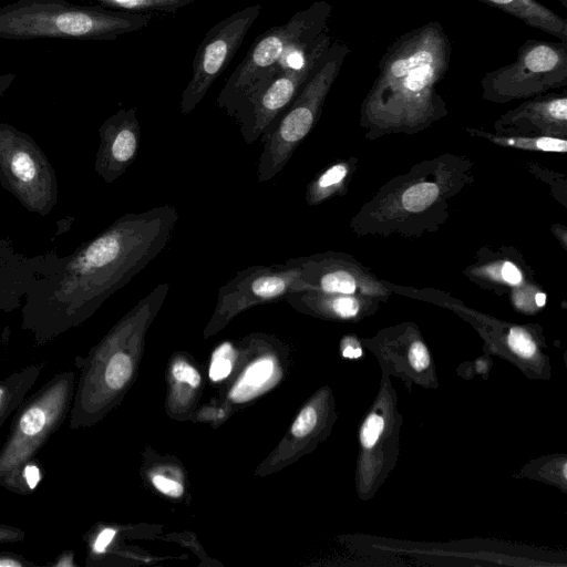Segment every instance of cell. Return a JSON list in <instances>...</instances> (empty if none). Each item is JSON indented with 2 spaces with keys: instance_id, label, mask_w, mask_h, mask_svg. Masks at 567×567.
<instances>
[{
  "instance_id": "cell-21",
  "label": "cell",
  "mask_w": 567,
  "mask_h": 567,
  "mask_svg": "<svg viewBox=\"0 0 567 567\" xmlns=\"http://www.w3.org/2000/svg\"><path fill=\"white\" fill-rule=\"evenodd\" d=\"M234 350L229 343L221 344L215 350L209 367V378L220 381L227 378L233 369Z\"/></svg>"
},
{
  "instance_id": "cell-22",
  "label": "cell",
  "mask_w": 567,
  "mask_h": 567,
  "mask_svg": "<svg viewBox=\"0 0 567 567\" xmlns=\"http://www.w3.org/2000/svg\"><path fill=\"white\" fill-rule=\"evenodd\" d=\"M274 369L269 358H262L251 363L243 377L241 383L249 386H260L271 375Z\"/></svg>"
},
{
  "instance_id": "cell-14",
  "label": "cell",
  "mask_w": 567,
  "mask_h": 567,
  "mask_svg": "<svg viewBox=\"0 0 567 567\" xmlns=\"http://www.w3.org/2000/svg\"><path fill=\"white\" fill-rule=\"evenodd\" d=\"M567 42V21L537 0H477Z\"/></svg>"
},
{
  "instance_id": "cell-15",
  "label": "cell",
  "mask_w": 567,
  "mask_h": 567,
  "mask_svg": "<svg viewBox=\"0 0 567 567\" xmlns=\"http://www.w3.org/2000/svg\"><path fill=\"white\" fill-rule=\"evenodd\" d=\"M42 369L43 364L32 363L0 379V427L27 398Z\"/></svg>"
},
{
  "instance_id": "cell-6",
  "label": "cell",
  "mask_w": 567,
  "mask_h": 567,
  "mask_svg": "<svg viewBox=\"0 0 567 567\" xmlns=\"http://www.w3.org/2000/svg\"><path fill=\"white\" fill-rule=\"evenodd\" d=\"M75 384L74 371L58 372L16 410L0 449V487L34 460L69 416Z\"/></svg>"
},
{
  "instance_id": "cell-9",
  "label": "cell",
  "mask_w": 567,
  "mask_h": 567,
  "mask_svg": "<svg viewBox=\"0 0 567 567\" xmlns=\"http://www.w3.org/2000/svg\"><path fill=\"white\" fill-rule=\"evenodd\" d=\"M0 181L32 213L45 216L56 204V177L47 155L31 136L7 123H0Z\"/></svg>"
},
{
  "instance_id": "cell-13",
  "label": "cell",
  "mask_w": 567,
  "mask_h": 567,
  "mask_svg": "<svg viewBox=\"0 0 567 567\" xmlns=\"http://www.w3.org/2000/svg\"><path fill=\"white\" fill-rule=\"evenodd\" d=\"M501 121L503 123L527 121L547 132H565L567 96L565 93L537 96L508 112Z\"/></svg>"
},
{
  "instance_id": "cell-28",
  "label": "cell",
  "mask_w": 567,
  "mask_h": 567,
  "mask_svg": "<svg viewBox=\"0 0 567 567\" xmlns=\"http://www.w3.org/2000/svg\"><path fill=\"white\" fill-rule=\"evenodd\" d=\"M115 535L116 530L114 528L105 527L101 529L91 542V553L94 555L104 554Z\"/></svg>"
},
{
  "instance_id": "cell-4",
  "label": "cell",
  "mask_w": 567,
  "mask_h": 567,
  "mask_svg": "<svg viewBox=\"0 0 567 567\" xmlns=\"http://www.w3.org/2000/svg\"><path fill=\"white\" fill-rule=\"evenodd\" d=\"M332 6L315 1L297 11L286 23L276 25L250 45L246 56L226 80L216 104L234 116L240 106L295 54L307 49L328 30Z\"/></svg>"
},
{
  "instance_id": "cell-7",
  "label": "cell",
  "mask_w": 567,
  "mask_h": 567,
  "mask_svg": "<svg viewBox=\"0 0 567 567\" xmlns=\"http://www.w3.org/2000/svg\"><path fill=\"white\" fill-rule=\"evenodd\" d=\"M483 97L507 102L529 97L567 85V42L524 41L516 59L487 72L482 81Z\"/></svg>"
},
{
  "instance_id": "cell-2",
  "label": "cell",
  "mask_w": 567,
  "mask_h": 567,
  "mask_svg": "<svg viewBox=\"0 0 567 567\" xmlns=\"http://www.w3.org/2000/svg\"><path fill=\"white\" fill-rule=\"evenodd\" d=\"M451 55V42L439 21L398 37L378 63L377 78L362 103V124L377 131H414L445 115L436 89Z\"/></svg>"
},
{
  "instance_id": "cell-31",
  "label": "cell",
  "mask_w": 567,
  "mask_h": 567,
  "mask_svg": "<svg viewBox=\"0 0 567 567\" xmlns=\"http://www.w3.org/2000/svg\"><path fill=\"white\" fill-rule=\"evenodd\" d=\"M25 532L21 528L0 523V545L22 542Z\"/></svg>"
},
{
  "instance_id": "cell-3",
  "label": "cell",
  "mask_w": 567,
  "mask_h": 567,
  "mask_svg": "<svg viewBox=\"0 0 567 567\" xmlns=\"http://www.w3.org/2000/svg\"><path fill=\"white\" fill-rule=\"evenodd\" d=\"M153 16L65 0H16L0 7V39L114 41L146 28Z\"/></svg>"
},
{
  "instance_id": "cell-25",
  "label": "cell",
  "mask_w": 567,
  "mask_h": 567,
  "mask_svg": "<svg viewBox=\"0 0 567 567\" xmlns=\"http://www.w3.org/2000/svg\"><path fill=\"white\" fill-rule=\"evenodd\" d=\"M317 424V412L312 406L301 410L295 420L291 432L297 437H303L309 434Z\"/></svg>"
},
{
  "instance_id": "cell-5",
  "label": "cell",
  "mask_w": 567,
  "mask_h": 567,
  "mask_svg": "<svg viewBox=\"0 0 567 567\" xmlns=\"http://www.w3.org/2000/svg\"><path fill=\"white\" fill-rule=\"evenodd\" d=\"M350 49L342 41L331 42L322 60L285 112L260 136L258 182L272 179L288 164L293 152L316 125Z\"/></svg>"
},
{
  "instance_id": "cell-29",
  "label": "cell",
  "mask_w": 567,
  "mask_h": 567,
  "mask_svg": "<svg viewBox=\"0 0 567 567\" xmlns=\"http://www.w3.org/2000/svg\"><path fill=\"white\" fill-rule=\"evenodd\" d=\"M153 485L163 494L178 497L183 494V486L174 480H169L162 475H155L152 478Z\"/></svg>"
},
{
  "instance_id": "cell-32",
  "label": "cell",
  "mask_w": 567,
  "mask_h": 567,
  "mask_svg": "<svg viewBox=\"0 0 567 567\" xmlns=\"http://www.w3.org/2000/svg\"><path fill=\"white\" fill-rule=\"evenodd\" d=\"M499 271L503 280L507 284L516 286L522 282V274L514 264L509 261L504 262Z\"/></svg>"
},
{
  "instance_id": "cell-26",
  "label": "cell",
  "mask_w": 567,
  "mask_h": 567,
  "mask_svg": "<svg viewBox=\"0 0 567 567\" xmlns=\"http://www.w3.org/2000/svg\"><path fill=\"white\" fill-rule=\"evenodd\" d=\"M173 377L179 381L197 388L200 383V375L197 370L184 361H177L172 368Z\"/></svg>"
},
{
  "instance_id": "cell-30",
  "label": "cell",
  "mask_w": 567,
  "mask_h": 567,
  "mask_svg": "<svg viewBox=\"0 0 567 567\" xmlns=\"http://www.w3.org/2000/svg\"><path fill=\"white\" fill-rule=\"evenodd\" d=\"M35 564L22 555L0 551V567H33Z\"/></svg>"
},
{
  "instance_id": "cell-18",
  "label": "cell",
  "mask_w": 567,
  "mask_h": 567,
  "mask_svg": "<svg viewBox=\"0 0 567 567\" xmlns=\"http://www.w3.org/2000/svg\"><path fill=\"white\" fill-rule=\"evenodd\" d=\"M491 140L508 146H515L527 150H538L545 152H561L567 150V143L564 138L542 136V137H497L487 135Z\"/></svg>"
},
{
  "instance_id": "cell-23",
  "label": "cell",
  "mask_w": 567,
  "mask_h": 567,
  "mask_svg": "<svg viewBox=\"0 0 567 567\" xmlns=\"http://www.w3.org/2000/svg\"><path fill=\"white\" fill-rule=\"evenodd\" d=\"M509 348L523 358H532L536 352V344L532 337L520 328L511 329L507 336Z\"/></svg>"
},
{
  "instance_id": "cell-34",
  "label": "cell",
  "mask_w": 567,
  "mask_h": 567,
  "mask_svg": "<svg viewBox=\"0 0 567 567\" xmlns=\"http://www.w3.org/2000/svg\"><path fill=\"white\" fill-rule=\"evenodd\" d=\"M17 75L14 73L0 74V96H2L11 86Z\"/></svg>"
},
{
  "instance_id": "cell-36",
  "label": "cell",
  "mask_w": 567,
  "mask_h": 567,
  "mask_svg": "<svg viewBox=\"0 0 567 567\" xmlns=\"http://www.w3.org/2000/svg\"><path fill=\"white\" fill-rule=\"evenodd\" d=\"M535 301L538 307H543L546 302L545 293H537L535 297Z\"/></svg>"
},
{
  "instance_id": "cell-19",
  "label": "cell",
  "mask_w": 567,
  "mask_h": 567,
  "mask_svg": "<svg viewBox=\"0 0 567 567\" xmlns=\"http://www.w3.org/2000/svg\"><path fill=\"white\" fill-rule=\"evenodd\" d=\"M439 196V187L433 183H419L404 190L401 197L409 212H421L432 205Z\"/></svg>"
},
{
  "instance_id": "cell-20",
  "label": "cell",
  "mask_w": 567,
  "mask_h": 567,
  "mask_svg": "<svg viewBox=\"0 0 567 567\" xmlns=\"http://www.w3.org/2000/svg\"><path fill=\"white\" fill-rule=\"evenodd\" d=\"M41 480L40 468L34 460L23 465L4 485L3 488L17 494L31 493Z\"/></svg>"
},
{
  "instance_id": "cell-35",
  "label": "cell",
  "mask_w": 567,
  "mask_h": 567,
  "mask_svg": "<svg viewBox=\"0 0 567 567\" xmlns=\"http://www.w3.org/2000/svg\"><path fill=\"white\" fill-rule=\"evenodd\" d=\"M342 354L346 358L354 359L359 358L362 354V350L358 344H346Z\"/></svg>"
},
{
  "instance_id": "cell-17",
  "label": "cell",
  "mask_w": 567,
  "mask_h": 567,
  "mask_svg": "<svg viewBox=\"0 0 567 567\" xmlns=\"http://www.w3.org/2000/svg\"><path fill=\"white\" fill-rule=\"evenodd\" d=\"M104 8L131 13H175L198 0H95Z\"/></svg>"
},
{
  "instance_id": "cell-33",
  "label": "cell",
  "mask_w": 567,
  "mask_h": 567,
  "mask_svg": "<svg viewBox=\"0 0 567 567\" xmlns=\"http://www.w3.org/2000/svg\"><path fill=\"white\" fill-rule=\"evenodd\" d=\"M53 566H75L74 555L71 550L62 553L56 560L52 564Z\"/></svg>"
},
{
  "instance_id": "cell-11",
  "label": "cell",
  "mask_w": 567,
  "mask_h": 567,
  "mask_svg": "<svg viewBox=\"0 0 567 567\" xmlns=\"http://www.w3.org/2000/svg\"><path fill=\"white\" fill-rule=\"evenodd\" d=\"M305 290L292 259L270 266H250L238 271L217 291L216 318L224 319L255 305L285 299Z\"/></svg>"
},
{
  "instance_id": "cell-27",
  "label": "cell",
  "mask_w": 567,
  "mask_h": 567,
  "mask_svg": "<svg viewBox=\"0 0 567 567\" xmlns=\"http://www.w3.org/2000/svg\"><path fill=\"white\" fill-rule=\"evenodd\" d=\"M409 361L416 371H423L429 367V351L421 341H416L411 346L409 350Z\"/></svg>"
},
{
  "instance_id": "cell-37",
  "label": "cell",
  "mask_w": 567,
  "mask_h": 567,
  "mask_svg": "<svg viewBox=\"0 0 567 567\" xmlns=\"http://www.w3.org/2000/svg\"><path fill=\"white\" fill-rule=\"evenodd\" d=\"M565 8H567V0H560L559 1Z\"/></svg>"
},
{
  "instance_id": "cell-16",
  "label": "cell",
  "mask_w": 567,
  "mask_h": 567,
  "mask_svg": "<svg viewBox=\"0 0 567 567\" xmlns=\"http://www.w3.org/2000/svg\"><path fill=\"white\" fill-rule=\"evenodd\" d=\"M349 167L346 163H336L319 174L306 188V202L317 205L337 193L346 179Z\"/></svg>"
},
{
  "instance_id": "cell-8",
  "label": "cell",
  "mask_w": 567,
  "mask_h": 567,
  "mask_svg": "<svg viewBox=\"0 0 567 567\" xmlns=\"http://www.w3.org/2000/svg\"><path fill=\"white\" fill-rule=\"evenodd\" d=\"M328 30L295 54L233 116L247 144L256 142L285 112L331 44Z\"/></svg>"
},
{
  "instance_id": "cell-24",
  "label": "cell",
  "mask_w": 567,
  "mask_h": 567,
  "mask_svg": "<svg viewBox=\"0 0 567 567\" xmlns=\"http://www.w3.org/2000/svg\"><path fill=\"white\" fill-rule=\"evenodd\" d=\"M384 427V420L379 414H370L360 431V442L364 449H371L378 442Z\"/></svg>"
},
{
  "instance_id": "cell-10",
  "label": "cell",
  "mask_w": 567,
  "mask_h": 567,
  "mask_svg": "<svg viewBox=\"0 0 567 567\" xmlns=\"http://www.w3.org/2000/svg\"><path fill=\"white\" fill-rule=\"evenodd\" d=\"M261 12L260 4L241 8L214 24L197 47L192 76L182 92V115L193 112L227 69Z\"/></svg>"
},
{
  "instance_id": "cell-1",
  "label": "cell",
  "mask_w": 567,
  "mask_h": 567,
  "mask_svg": "<svg viewBox=\"0 0 567 567\" xmlns=\"http://www.w3.org/2000/svg\"><path fill=\"white\" fill-rule=\"evenodd\" d=\"M178 217L165 204L116 218L68 259L44 301L24 309L23 329L43 344L87 319L164 250Z\"/></svg>"
},
{
  "instance_id": "cell-38",
  "label": "cell",
  "mask_w": 567,
  "mask_h": 567,
  "mask_svg": "<svg viewBox=\"0 0 567 567\" xmlns=\"http://www.w3.org/2000/svg\"><path fill=\"white\" fill-rule=\"evenodd\" d=\"M557 1H560V0H557Z\"/></svg>"
},
{
  "instance_id": "cell-12",
  "label": "cell",
  "mask_w": 567,
  "mask_h": 567,
  "mask_svg": "<svg viewBox=\"0 0 567 567\" xmlns=\"http://www.w3.org/2000/svg\"><path fill=\"white\" fill-rule=\"evenodd\" d=\"M94 171L107 184L120 178L135 161L141 143L136 107L121 109L99 128Z\"/></svg>"
}]
</instances>
